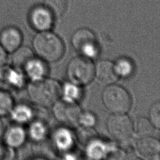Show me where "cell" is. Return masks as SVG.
I'll return each mask as SVG.
<instances>
[{
	"label": "cell",
	"mask_w": 160,
	"mask_h": 160,
	"mask_svg": "<svg viewBox=\"0 0 160 160\" xmlns=\"http://www.w3.org/2000/svg\"><path fill=\"white\" fill-rule=\"evenodd\" d=\"M71 44L82 56L88 58H94L99 53L96 37L89 28L84 27L76 29L72 34Z\"/></svg>",
	"instance_id": "cell-5"
},
{
	"label": "cell",
	"mask_w": 160,
	"mask_h": 160,
	"mask_svg": "<svg viewBox=\"0 0 160 160\" xmlns=\"http://www.w3.org/2000/svg\"><path fill=\"white\" fill-rule=\"evenodd\" d=\"M94 76L101 83L108 85L114 84L119 78L114 63L108 60H102L97 63L94 68Z\"/></svg>",
	"instance_id": "cell-13"
},
{
	"label": "cell",
	"mask_w": 160,
	"mask_h": 160,
	"mask_svg": "<svg viewBox=\"0 0 160 160\" xmlns=\"http://www.w3.org/2000/svg\"><path fill=\"white\" fill-rule=\"evenodd\" d=\"M73 140L72 134L66 128H60L56 129L52 134L53 144L59 151L69 150L72 146Z\"/></svg>",
	"instance_id": "cell-15"
},
{
	"label": "cell",
	"mask_w": 160,
	"mask_h": 160,
	"mask_svg": "<svg viewBox=\"0 0 160 160\" xmlns=\"http://www.w3.org/2000/svg\"><path fill=\"white\" fill-rule=\"evenodd\" d=\"M12 120L18 124L28 123L34 117V111L28 105L19 104L14 105L9 114Z\"/></svg>",
	"instance_id": "cell-16"
},
{
	"label": "cell",
	"mask_w": 160,
	"mask_h": 160,
	"mask_svg": "<svg viewBox=\"0 0 160 160\" xmlns=\"http://www.w3.org/2000/svg\"><path fill=\"white\" fill-rule=\"evenodd\" d=\"M7 52L0 44V68L3 67L7 61Z\"/></svg>",
	"instance_id": "cell-28"
},
{
	"label": "cell",
	"mask_w": 160,
	"mask_h": 160,
	"mask_svg": "<svg viewBox=\"0 0 160 160\" xmlns=\"http://www.w3.org/2000/svg\"><path fill=\"white\" fill-rule=\"evenodd\" d=\"M56 18L51 11L44 4L33 6L28 15L31 26L38 32L51 30L54 26Z\"/></svg>",
	"instance_id": "cell-8"
},
{
	"label": "cell",
	"mask_w": 160,
	"mask_h": 160,
	"mask_svg": "<svg viewBox=\"0 0 160 160\" xmlns=\"http://www.w3.org/2000/svg\"><path fill=\"white\" fill-rule=\"evenodd\" d=\"M61 96L63 98V100L76 102L81 96L79 86L71 82H66L62 86Z\"/></svg>",
	"instance_id": "cell-22"
},
{
	"label": "cell",
	"mask_w": 160,
	"mask_h": 160,
	"mask_svg": "<svg viewBox=\"0 0 160 160\" xmlns=\"http://www.w3.org/2000/svg\"><path fill=\"white\" fill-rule=\"evenodd\" d=\"M4 131H5V129L4 127V124L0 119V138L3 136Z\"/></svg>",
	"instance_id": "cell-29"
},
{
	"label": "cell",
	"mask_w": 160,
	"mask_h": 160,
	"mask_svg": "<svg viewBox=\"0 0 160 160\" xmlns=\"http://www.w3.org/2000/svg\"><path fill=\"white\" fill-rule=\"evenodd\" d=\"M46 61L38 57H32L24 66L22 71L31 82L37 81L46 78L48 68Z\"/></svg>",
	"instance_id": "cell-12"
},
{
	"label": "cell",
	"mask_w": 160,
	"mask_h": 160,
	"mask_svg": "<svg viewBox=\"0 0 160 160\" xmlns=\"http://www.w3.org/2000/svg\"><path fill=\"white\" fill-rule=\"evenodd\" d=\"M102 101L106 108L113 114H125L131 107L130 94L123 87L111 84L102 93Z\"/></svg>",
	"instance_id": "cell-3"
},
{
	"label": "cell",
	"mask_w": 160,
	"mask_h": 160,
	"mask_svg": "<svg viewBox=\"0 0 160 160\" xmlns=\"http://www.w3.org/2000/svg\"><path fill=\"white\" fill-rule=\"evenodd\" d=\"M149 119L154 128L160 129V100L155 102L149 111Z\"/></svg>",
	"instance_id": "cell-26"
},
{
	"label": "cell",
	"mask_w": 160,
	"mask_h": 160,
	"mask_svg": "<svg viewBox=\"0 0 160 160\" xmlns=\"http://www.w3.org/2000/svg\"><path fill=\"white\" fill-rule=\"evenodd\" d=\"M5 151H4V147L2 146V144H0V159L1 158H3V155L4 154Z\"/></svg>",
	"instance_id": "cell-30"
},
{
	"label": "cell",
	"mask_w": 160,
	"mask_h": 160,
	"mask_svg": "<svg viewBox=\"0 0 160 160\" xmlns=\"http://www.w3.org/2000/svg\"><path fill=\"white\" fill-rule=\"evenodd\" d=\"M134 128L138 135L141 138L151 136L154 127L149 119L140 117L137 119Z\"/></svg>",
	"instance_id": "cell-24"
},
{
	"label": "cell",
	"mask_w": 160,
	"mask_h": 160,
	"mask_svg": "<svg viewBox=\"0 0 160 160\" xmlns=\"http://www.w3.org/2000/svg\"><path fill=\"white\" fill-rule=\"evenodd\" d=\"M26 76L22 70L14 67L0 68V82L14 89H21L26 84Z\"/></svg>",
	"instance_id": "cell-11"
},
{
	"label": "cell",
	"mask_w": 160,
	"mask_h": 160,
	"mask_svg": "<svg viewBox=\"0 0 160 160\" xmlns=\"http://www.w3.org/2000/svg\"><path fill=\"white\" fill-rule=\"evenodd\" d=\"M34 56V51L31 48L21 46L12 52L11 62L12 66L22 70L26 63Z\"/></svg>",
	"instance_id": "cell-17"
},
{
	"label": "cell",
	"mask_w": 160,
	"mask_h": 160,
	"mask_svg": "<svg viewBox=\"0 0 160 160\" xmlns=\"http://www.w3.org/2000/svg\"><path fill=\"white\" fill-rule=\"evenodd\" d=\"M114 69L118 77L128 78L132 74L134 66L131 59L127 58H121L114 63Z\"/></svg>",
	"instance_id": "cell-21"
},
{
	"label": "cell",
	"mask_w": 160,
	"mask_h": 160,
	"mask_svg": "<svg viewBox=\"0 0 160 160\" xmlns=\"http://www.w3.org/2000/svg\"><path fill=\"white\" fill-rule=\"evenodd\" d=\"M136 152L143 159H159L160 141L151 136L141 137L136 143Z\"/></svg>",
	"instance_id": "cell-9"
},
{
	"label": "cell",
	"mask_w": 160,
	"mask_h": 160,
	"mask_svg": "<svg viewBox=\"0 0 160 160\" xmlns=\"http://www.w3.org/2000/svg\"><path fill=\"white\" fill-rule=\"evenodd\" d=\"M22 41V34L16 27L7 26L0 32V44L7 52H13L21 46Z\"/></svg>",
	"instance_id": "cell-10"
},
{
	"label": "cell",
	"mask_w": 160,
	"mask_h": 160,
	"mask_svg": "<svg viewBox=\"0 0 160 160\" xmlns=\"http://www.w3.org/2000/svg\"><path fill=\"white\" fill-rule=\"evenodd\" d=\"M43 4L47 6L51 12L54 14L55 17L60 18L62 16L68 6V0H44Z\"/></svg>",
	"instance_id": "cell-23"
},
{
	"label": "cell",
	"mask_w": 160,
	"mask_h": 160,
	"mask_svg": "<svg viewBox=\"0 0 160 160\" xmlns=\"http://www.w3.org/2000/svg\"><path fill=\"white\" fill-rule=\"evenodd\" d=\"M2 136L7 146L11 149L18 148L24 144L27 133L22 126L14 125L5 129Z\"/></svg>",
	"instance_id": "cell-14"
},
{
	"label": "cell",
	"mask_w": 160,
	"mask_h": 160,
	"mask_svg": "<svg viewBox=\"0 0 160 160\" xmlns=\"http://www.w3.org/2000/svg\"><path fill=\"white\" fill-rule=\"evenodd\" d=\"M34 52L46 62L59 60L64 53V45L61 39L49 31L38 32L32 40Z\"/></svg>",
	"instance_id": "cell-1"
},
{
	"label": "cell",
	"mask_w": 160,
	"mask_h": 160,
	"mask_svg": "<svg viewBox=\"0 0 160 160\" xmlns=\"http://www.w3.org/2000/svg\"><path fill=\"white\" fill-rule=\"evenodd\" d=\"M28 134L32 141L35 142L42 141L46 139L48 135L47 126L42 121H33L29 126Z\"/></svg>",
	"instance_id": "cell-18"
},
{
	"label": "cell",
	"mask_w": 160,
	"mask_h": 160,
	"mask_svg": "<svg viewBox=\"0 0 160 160\" xmlns=\"http://www.w3.org/2000/svg\"><path fill=\"white\" fill-rule=\"evenodd\" d=\"M95 66L91 59L78 56L72 59L66 69L67 77L70 82L80 85L90 83L94 77Z\"/></svg>",
	"instance_id": "cell-4"
},
{
	"label": "cell",
	"mask_w": 160,
	"mask_h": 160,
	"mask_svg": "<svg viewBox=\"0 0 160 160\" xmlns=\"http://www.w3.org/2000/svg\"><path fill=\"white\" fill-rule=\"evenodd\" d=\"M13 106V99L11 94L0 89V117L9 114Z\"/></svg>",
	"instance_id": "cell-25"
},
{
	"label": "cell",
	"mask_w": 160,
	"mask_h": 160,
	"mask_svg": "<svg viewBox=\"0 0 160 160\" xmlns=\"http://www.w3.org/2000/svg\"><path fill=\"white\" fill-rule=\"evenodd\" d=\"M81 112L76 102L58 100L53 104L52 112L54 118L66 126H74L78 124Z\"/></svg>",
	"instance_id": "cell-7"
},
{
	"label": "cell",
	"mask_w": 160,
	"mask_h": 160,
	"mask_svg": "<svg viewBox=\"0 0 160 160\" xmlns=\"http://www.w3.org/2000/svg\"><path fill=\"white\" fill-rule=\"evenodd\" d=\"M106 126L111 136L119 141L129 139L134 131L133 123L125 114H113L108 118Z\"/></svg>",
	"instance_id": "cell-6"
},
{
	"label": "cell",
	"mask_w": 160,
	"mask_h": 160,
	"mask_svg": "<svg viewBox=\"0 0 160 160\" xmlns=\"http://www.w3.org/2000/svg\"><path fill=\"white\" fill-rule=\"evenodd\" d=\"M88 156L92 159H101L104 157L108 152V145L99 138L91 142L86 147Z\"/></svg>",
	"instance_id": "cell-20"
},
{
	"label": "cell",
	"mask_w": 160,
	"mask_h": 160,
	"mask_svg": "<svg viewBox=\"0 0 160 160\" xmlns=\"http://www.w3.org/2000/svg\"><path fill=\"white\" fill-rule=\"evenodd\" d=\"M62 86L55 79L44 78L31 82L28 92L31 100L42 107L53 105L61 96Z\"/></svg>",
	"instance_id": "cell-2"
},
{
	"label": "cell",
	"mask_w": 160,
	"mask_h": 160,
	"mask_svg": "<svg viewBox=\"0 0 160 160\" xmlns=\"http://www.w3.org/2000/svg\"><path fill=\"white\" fill-rule=\"evenodd\" d=\"M96 122V118L91 112H81L79 119V123L81 126L92 127Z\"/></svg>",
	"instance_id": "cell-27"
},
{
	"label": "cell",
	"mask_w": 160,
	"mask_h": 160,
	"mask_svg": "<svg viewBox=\"0 0 160 160\" xmlns=\"http://www.w3.org/2000/svg\"><path fill=\"white\" fill-rule=\"evenodd\" d=\"M75 138L81 146L86 147L89 144L99 138L96 131L92 127L81 126L76 129Z\"/></svg>",
	"instance_id": "cell-19"
}]
</instances>
